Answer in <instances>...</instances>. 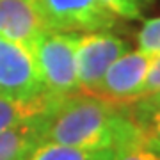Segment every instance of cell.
<instances>
[{"instance_id":"obj_1","label":"cell","mask_w":160,"mask_h":160,"mask_svg":"<svg viewBox=\"0 0 160 160\" xmlns=\"http://www.w3.org/2000/svg\"><path fill=\"white\" fill-rule=\"evenodd\" d=\"M43 141L84 149H119L148 142L128 107L77 92L43 118Z\"/></svg>"},{"instance_id":"obj_2","label":"cell","mask_w":160,"mask_h":160,"mask_svg":"<svg viewBox=\"0 0 160 160\" xmlns=\"http://www.w3.org/2000/svg\"><path fill=\"white\" fill-rule=\"evenodd\" d=\"M77 39L78 34L48 30L30 48L45 89L52 94L66 98L78 92Z\"/></svg>"},{"instance_id":"obj_3","label":"cell","mask_w":160,"mask_h":160,"mask_svg":"<svg viewBox=\"0 0 160 160\" xmlns=\"http://www.w3.org/2000/svg\"><path fill=\"white\" fill-rule=\"evenodd\" d=\"M153 61L155 55L142 50L125 52L110 64L100 84L87 94L118 107H130L142 98V89Z\"/></svg>"},{"instance_id":"obj_4","label":"cell","mask_w":160,"mask_h":160,"mask_svg":"<svg viewBox=\"0 0 160 160\" xmlns=\"http://www.w3.org/2000/svg\"><path fill=\"white\" fill-rule=\"evenodd\" d=\"M50 30L103 32L118 23V14L102 0H36Z\"/></svg>"},{"instance_id":"obj_5","label":"cell","mask_w":160,"mask_h":160,"mask_svg":"<svg viewBox=\"0 0 160 160\" xmlns=\"http://www.w3.org/2000/svg\"><path fill=\"white\" fill-rule=\"evenodd\" d=\"M128 52V45L118 36L103 32H87L77 39V78L78 92L87 94L100 84L110 64Z\"/></svg>"},{"instance_id":"obj_6","label":"cell","mask_w":160,"mask_h":160,"mask_svg":"<svg viewBox=\"0 0 160 160\" xmlns=\"http://www.w3.org/2000/svg\"><path fill=\"white\" fill-rule=\"evenodd\" d=\"M45 91L32 52L20 43L0 38V92L27 100Z\"/></svg>"},{"instance_id":"obj_7","label":"cell","mask_w":160,"mask_h":160,"mask_svg":"<svg viewBox=\"0 0 160 160\" xmlns=\"http://www.w3.org/2000/svg\"><path fill=\"white\" fill-rule=\"evenodd\" d=\"M48 30L36 0H0V38L30 50Z\"/></svg>"},{"instance_id":"obj_8","label":"cell","mask_w":160,"mask_h":160,"mask_svg":"<svg viewBox=\"0 0 160 160\" xmlns=\"http://www.w3.org/2000/svg\"><path fill=\"white\" fill-rule=\"evenodd\" d=\"M62 100V96L48 91L27 100L0 92V132L48 116Z\"/></svg>"},{"instance_id":"obj_9","label":"cell","mask_w":160,"mask_h":160,"mask_svg":"<svg viewBox=\"0 0 160 160\" xmlns=\"http://www.w3.org/2000/svg\"><path fill=\"white\" fill-rule=\"evenodd\" d=\"M43 118L0 132V160L27 158L30 151L43 142Z\"/></svg>"},{"instance_id":"obj_10","label":"cell","mask_w":160,"mask_h":160,"mask_svg":"<svg viewBox=\"0 0 160 160\" xmlns=\"http://www.w3.org/2000/svg\"><path fill=\"white\" fill-rule=\"evenodd\" d=\"M128 109L133 121L146 135L148 144L160 151V92L141 98Z\"/></svg>"},{"instance_id":"obj_11","label":"cell","mask_w":160,"mask_h":160,"mask_svg":"<svg viewBox=\"0 0 160 160\" xmlns=\"http://www.w3.org/2000/svg\"><path fill=\"white\" fill-rule=\"evenodd\" d=\"M114 149H84L43 141L25 160H110Z\"/></svg>"},{"instance_id":"obj_12","label":"cell","mask_w":160,"mask_h":160,"mask_svg":"<svg viewBox=\"0 0 160 160\" xmlns=\"http://www.w3.org/2000/svg\"><path fill=\"white\" fill-rule=\"evenodd\" d=\"M137 41H139V50L158 57L160 55V16L144 22V25L139 30Z\"/></svg>"},{"instance_id":"obj_13","label":"cell","mask_w":160,"mask_h":160,"mask_svg":"<svg viewBox=\"0 0 160 160\" xmlns=\"http://www.w3.org/2000/svg\"><path fill=\"white\" fill-rule=\"evenodd\" d=\"M110 160H160V153L148 142H135L116 149Z\"/></svg>"},{"instance_id":"obj_14","label":"cell","mask_w":160,"mask_h":160,"mask_svg":"<svg viewBox=\"0 0 160 160\" xmlns=\"http://www.w3.org/2000/svg\"><path fill=\"white\" fill-rule=\"evenodd\" d=\"M110 11L125 20H137L141 18V7L133 0H102Z\"/></svg>"},{"instance_id":"obj_15","label":"cell","mask_w":160,"mask_h":160,"mask_svg":"<svg viewBox=\"0 0 160 160\" xmlns=\"http://www.w3.org/2000/svg\"><path fill=\"white\" fill-rule=\"evenodd\" d=\"M158 92H160V55L155 57L153 64H151V69H149L148 78H146V84H144V89H142V98L151 96V94H158Z\"/></svg>"},{"instance_id":"obj_16","label":"cell","mask_w":160,"mask_h":160,"mask_svg":"<svg viewBox=\"0 0 160 160\" xmlns=\"http://www.w3.org/2000/svg\"><path fill=\"white\" fill-rule=\"evenodd\" d=\"M133 2H135V4H137V6L141 7V6H148L151 0H133Z\"/></svg>"},{"instance_id":"obj_17","label":"cell","mask_w":160,"mask_h":160,"mask_svg":"<svg viewBox=\"0 0 160 160\" xmlns=\"http://www.w3.org/2000/svg\"><path fill=\"white\" fill-rule=\"evenodd\" d=\"M158 153H160V151H158Z\"/></svg>"}]
</instances>
